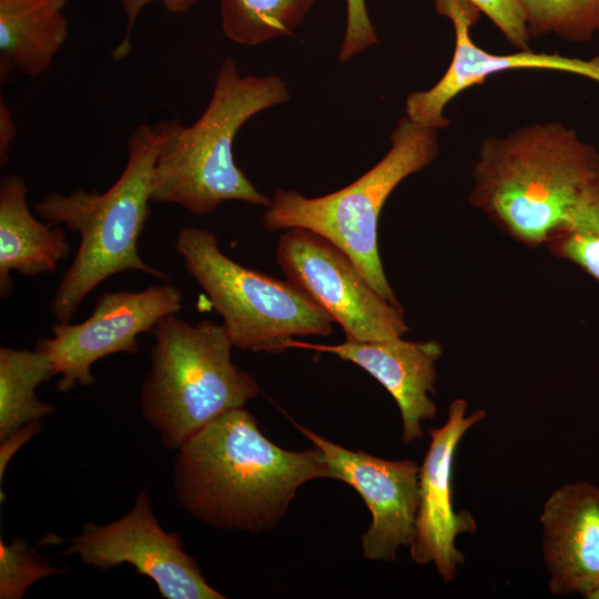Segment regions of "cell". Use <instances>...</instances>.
I'll return each instance as SVG.
<instances>
[{"label":"cell","instance_id":"obj_1","mask_svg":"<svg viewBox=\"0 0 599 599\" xmlns=\"http://www.w3.org/2000/svg\"><path fill=\"white\" fill-rule=\"evenodd\" d=\"M177 450V501L194 518L220 529L267 530L284 517L303 484L335 479L317 447H278L244 407L222 414Z\"/></svg>","mask_w":599,"mask_h":599},{"label":"cell","instance_id":"obj_2","mask_svg":"<svg viewBox=\"0 0 599 599\" xmlns=\"http://www.w3.org/2000/svg\"><path fill=\"white\" fill-rule=\"evenodd\" d=\"M599 171V151L558 121L485 138L469 203L511 238L545 245Z\"/></svg>","mask_w":599,"mask_h":599},{"label":"cell","instance_id":"obj_3","mask_svg":"<svg viewBox=\"0 0 599 599\" xmlns=\"http://www.w3.org/2000/svg\"><path fill=\"white\" fill-rule=\"evenodd\" d=\"M170 128L171 119L138 125L128 139L124 170L105 192H53L33 205L43 221L80 235L49 305L58 322H70L88 294L115 274L139 271L166 280L142 260L138 242L150 215L153 167Z\"/></svg>","mask_w":599,"mask_h":599},{"label":"cell","instance_id":"obj_4","mask_svg":"<svg viewBox=\"0 0 599 599\" xmlns=\"http://www.w3.org/2000/svg\"><path fill=\"white\" fill-rule=\"evenodd\" d=\"M290 97L280 77H242L236 62L225 58L201 116L190 126L171 119L153 167L151 201L176 204L195 215L210 214L226 201L267 207L271 199L236 165L233 142L252 116Z\"/></svg>","mask_w":599,"mask_h":599},{"label":"cell","instance_id":"obj_5","mask_svg":"<svg viewBox=\"0 0 599 599\" xmlns=\"http://www.w3.org/2000/svg\"><path fill=\"white\" fill-rule=\"evenodd\" d=\"M151 370L140 394L142 414L167 449H179L222 414L257 396L260 386L231 358L223 325L190 324L175 314L153 328Z\"/></svg>","mask_w":599,"mask_h":599},{"label":"cell","instance_id":"obj_6","mask_svg":"<svg viewBox=\"0 0 599 599\" xmlns=\"http://www.w3.org/2000/svg\"><path fill=\"white\" fill-rule=\"evenodd\" d=\"M437 131L405 115L390 134V149L385 156L347 186L318 197H306L295 190H276L263 214L264 227H300L324 236L351 257L379 295L400 305L380 260L378 221L396 186L436 160Z\"/></svg>","mask_w":599,"mask_h":599},{"label":"cell","instance_id":"obj_7","mask_svg":"<svg viewBox=\"0 0 599 599\" xmlns=\"http://www.w3.org/2000/svg\"><path fill=\"white\" fill-rule=\"evenodd\" d=\"M174 251L222 316L233 346L280 353L294 336L331 335L333 322L308 296L288 281L233 261L212 232L182 227Z\"/></svg>","mask_w":599,"mask_h":599},{"label":"cell","instance_id":"obj_8","mask_svg":"<svg viewBox=\"0 0 599 599\" xmlns=\"http://www.w3.org/2000/svg\"><path fill=\"white\" fill-rule=\"evenodd\" d=\"M286 280L338 324L347 341L372 342L408 332L404 309L382 295L339 247L305 229L286 230L276 245Z\"/></svg>","mask_w":599,"mask_h":599},{"label":"cell","instance_id":"obj_9","mask_svg":"<svg viewBox=\"0 0 599 599\" xmlns=\"http://www.w3.org/2000/svg\"><path fill=\"white\" fill-rule=\"evenodd\" d=\"M182 291L169 283L142 291H115L101 294L92 314L83 322H58L52 336L37 341L35 348L51 359L55 375H61L57 389L62 393L75 385L89 386L94 377L92 365L116 354L134 355L138 336L151 332L166 315L182 308Z\"/></svg>","mask_w":599,"mask_h":599},{"label":"cell","instance_id":"obj_10","mask_svg":"<svg viewBox=\"0 0 599 599\" xmlns=\"http://www.w3.org/2000/svg\"><path fill=\"white\" fill-rule=\"evenodd\" d=\"M63 555H78L100 570L129 564L152 579L165 599L225 598L204 579L195 559L185 552L181 536L161 527L145 490L120 519L102 526L84 524Z\"/></svg>","mask_w":599,"mask_h":599},{"label":"cell","instance_id":"obj_11","mask_svg":"<svg viewBox=\"0 0 599 599\" xmlns=\"http://www.w3.org/2000/svg\"><path fill=\"white\" fill-rule=\"evenodd\" d=\"M326 457L336 480L352 486L364 499L372 524L362 536L369 560L393 561L410 546L419 505V466L415 460H388L351 450L295 424Z\"/></svg>","mask_w":599,"mask_h":599},{"label":"cell","instance_id":"obj_12","mask_svg":"<svg viewBox=\"0 0 599 599\" xmlns=\"http://www.w3.org/2000/svg\"><path fill=\"white\" fill-rule=\"evenodd\" d=\"M468 404L457 398L449 404L446 423L429 430L430 444L419 467V505L415 536L409 546L413 561L434 564L445 581H453L465 557L455 545L460 534H474L477 522L469 511H455L453 505V465L464 435L485 419L478 408L467 415Z\"/></svg>","mask_w":599,"mask_h":599},{"label":"cell","instance_id":"obj_13","mask_svg":"<svg viewBox=\"0 0 599 599\" xmlns=\"http://www.w3.org/2000/svg\"><path fill=\"white\" fill-rule=\"evenodd\" d=\"M437 13L450 20L455 32V50L443 77L428 90L412 92L405 101L406 116L423 126L440 130L449 124L446 105L460 92L496 73L517 70H549L572 73L599 83V57L586 60L558 53L518 50L491 53L476 45L470 28L480 11L468 0H435Z\"/></svg>","mask_w":599,"mask_h":599},{"label":"cell","instance_id":"obj_14","mask_svg":"<svg viewBox=\"0 0 599 599\" xmlns=\"http://www.w3.org/2000/svg\"><path fill=\"white\" fill-rule=\"evenodd\" d=\"M287 348H304L331 353L356 364L395 399L403 422V441L410 444L423 437L422 423L434 419L437 406L430 395L435 393L436 364L443 355L437 341L414 342L402 337L372 342L345 341L341 344H313L290 338Z\"/></svg>","mask_w":599,"mask_h":599},{"label":"cell","instance_id":"obj_15","mask_svg":"<svg viewBox=\"0 0 599 599\" xmlns=\"http://www.w3.org/2000/svg\"><path fill=\"white\" fill-rule=\"evenodd\" d=\"M540 522L549 590L585 597L599 585V487L578 480L557 488Z\"/></svg>","mask_w":599,"mask_h":599},{"label":"cell","instance_id":"obj_16","mask_svg":"<svg viewBox=\"0 0 599 599\" xmlns=\"http://www.w3.org/2000/svg\"><path fill=\"white\" fill-rule=\"evenodd\" d=\"M28 186L18 174L0 181V295L13 288L10 275L52 273L71 252L65 231L32 215L27 202Z\"/></svg>","mask_w":599,"mask_h":599},{"label":"cell","instance_id":"obj_17","mask_svg":"<svg viewBox=\"0 0 599 599\" xmlns=\"http://www.w3.org/2000/svg\"><path fill=\"white\" fill-rule=\"evenodd\" d=\"M70 0H0V78L47 71L69 34Z\"/></svg>","mask_w":599,"mask_h":599},{"label":"cell","instance_id":"obj_18","mask_svg":"<svg viewBox=\"0 0 599 599\" xmlns=\"http://www.w3.org/2000/svg\"><path fill=\"white\" fill-rule=\"evenodd\" d=\"M53 376L44 352L0 347V441L54 412L35 395L37 387Z\"/></svg>","mask_w":599,"mask_h":599},{"label":"cell","instance_id":"obj_19","mask_svg":"<svg viewBox=\"0 0 599 599\" xmlns=\"http://www.w3.org/2000/svg\"><path fill=\"white\" fill-rule=\"evenodd\" d=\"M315 0H220L221 26L226 38L256 45L291 35Z\"/></svg>","mask_w":599,"mask_h":599},{"label":"cell","instance_id":"obj_20","mask_svg":"<svg viewBox=\"0 0 599 599\" xmlns=\"http://www.w3.org/2000/svg\"><path fill=\"white\" fill-rule=\"evenodd\" d=\"M545 245L556 256L577 265L599 282V171Z\"/></svg>","mask_w":599,"mask_h":599},{"label":"cell","instance_id":"obj_21","mask_svg":"<svg viewBox=\"0 0 599 599\" xmlns=\"http://www.w3.org/2000/svg\"><path fill=\"white\" fill-rule=\"evenodd\" d=\"M531 37L588 42L599 32V0H520Z\"/></svg>","mask_w":599,"mask_h":599},{"label":"cell","instance_id":"obj_22","mask_svg":"<svg viewBox=\"0 0 599 599\" xmlns=\"http://www.w3.org/2000/svg\"><path fill=\"white\" fill-rule=\"evenodd\" d=\"M51 566L31 549L26 539L16 537L9 544L0 542V598L21 599L37 580L64 572Z\"/></svg>","mask_w":599,"mask_h":599},{"label":"cell","instance_id":"obj_23","mask_svg":"<svg viewBox=\"0 0 599 599\" xmlns=\"http://www.w3.org/2000/svg\"><path fill=\"white\" fill-rule=\"evenodd\" d=\"M486 14L506 40L518 50H529L530 35L520 0H468Z\"/></svg>","mask_w":599,"mask_h":599},{"label":"cell","instance_id":"obj_24","mask_svg":"<svg viewBox=\"0 0 599 599\" xmlns=\"http://www.w3.org/2000/svg\"><path fill=\"white\" fill-rule=\"evenodd\" d=\"M347 20L339 61L346 62L378 43V38L368 16L365 0H346Z\"/></svg>","mask_w":599,"mask_h":599},{"label":"cell","instance_id":"obj_25","mask_svg":"<svg viewBox=\"0 0 599 599\" xmlns=\"http://www.w3.org/2000/svg\"><path fill=\"white\" fill-rule=\"evenodd\" d=\"M152 2H159L172 14H182L194 7L197 0H121L122 11L125 17V30L122 40L111 51L114 61L125 59L132 51V30L142 10Z\"/></svg>","mask_w":599,"mask_h":599},{"label":"cell","instance_id":"obj_26","mask_svg":"<svg viewBox=\"0 0 599 599\" xmlns=\"http://www.w3.org/2000/svg\"><path fill=\"white\" fill-rule=\"evenodd\" d=\"M16 123L13 115L1 94L0 98V165H7L11 144L16 138Z\"/></svg>","mask_w":599,"mask_h":599},{"label":"cell","instance_id":"obj_27","mask_svg":"<svg viewBox=\"0 0 599 599\" xmlns=\"http://www.w3.org/2000/svg\"><path fill=\"white\" fill-rule=\"evenodd\" d=\"M583 598L599 599V585L591 589Z\"/></svg>","mask_w":599,"mask_h":599}]
</instances>
